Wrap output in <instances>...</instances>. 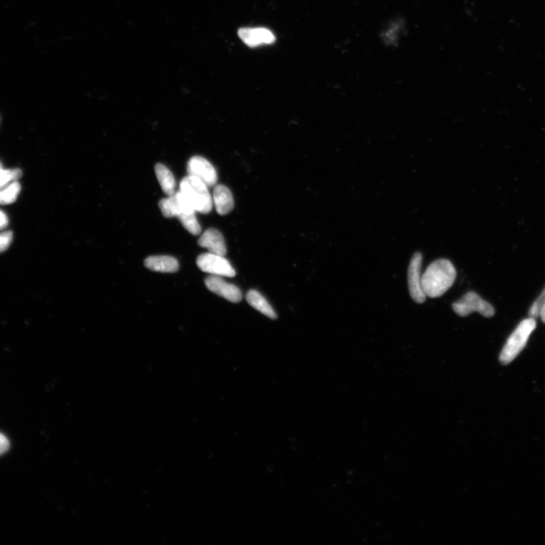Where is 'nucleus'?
I'll return each mask as SVG.
<instances>
[{"instance_id": "nucleus-21", "label": "nucleus", "mask_w": 545, "mask_h": 545, "mask_svg": "<svg viewBox=\"0 0 545 545\" xmlns=\"http://www.w3.org/2000/svg\"><path fill=\"white\" fill-rule=\"evenodd\" d=\"M9 220L6 215L0 210V230L5 229L8 225Z\"/></svg>"}, {"instance_id": "nucleus-4", "label": "nucleus", "mask_w": 545, "mask_h": 545, "mask_svg": "<svg viewBox=\"0 0 545 545\" xmlns=\"http://www.w3.org/2000/svg\"><path fill=\"white\" fill-rule=\"evenodd\" d=\"M452 308L454 312L461 317L479 312L483 317H492L495 314L494 307L474 292L465 294L460 300L452 304Z\"/></svg>"}, {"instance_id": "nucleus-1", "label": "nucleus", "mask_w": 545, "mask_h": 545, "mask_svg": "<svg viewBox=\"0 0 545 545\" xmlns=\"http://www.w3.org/2000/svg\"><path fill=\"white\" fill-rule=\"evenodd\" d=\"M456 277L453 264L447 259H439L427 268L421 277V285L427 297L439 298L452 287Z\"/></svg>"}, {"instance_id": "nucleus-8", "label": "nucleus", "mask_w": 545, "mask_h": 545, "mask_svg": "<svg viewBox=\"0 0 545 545\" xmlns=\"http://www.w3.org/2000/svg\"><path fill=\"white\" fill-rule=\"evenodd\" d=\"M206 287L227 300L238 303L242 300L243 295L240 290L225 281L222 277L212 275L205 279Z\"/></svg>"}, {"instance_id": "nucleus-6", "label": "nucleus", "mask_w": 545, "mask_h": 545, "mask_svg": "<svg viewBox=\"0 0 545 545\" xmlns=\"http://www.w3.org/2000/svg\"><path fill=\"white\" fill-rule=\"evenodd\" d=\"M423 256L420 253H416L409 265L407 270V282L409 292L412 300L419 304L424 303L427 300L422 285H421V267H422Z\"/></svg>"}, {"instance_id": "nucleus-17", "label": "nucleus", "mask_w": 545, "mask_h": 545, "mask_svg": "<svg viewBox=\"0 0 545 545\" xmlns=\"http://www.w3.org/2000/svg\"><path fill=\"white\" fill-rule=\"evenodd\" d=\"M21 175L22 171L19 168L9 170L0 168V190L5 188L12 182L18 181Z\"/></svg>"}, {"instance_id": "nucleus-2", "label": "nucleus", "mask_w": 545, "mask_h": 545, "mask_svg": "<svg viewBox=\"0 0 545 545\" xmlns=\"http://www.w3.org/2000/svg\"><path fill=\"white\" fill-rule=\"evenodd\" d=\"M208 188L203 181L190 175L184 178L180 184V191L185 200L196 213L202 214L209 213L213 207V197Z\"/></svg>"}, {"instance_id": "nucleus-15", "label": "nucleus", "mask_w": 545, "mask_h": 545, "mask_svg": "<svg viewBox=\"0 0 545 545\" xmlns=\"http://www.w3.org/2000/svg\"><path fill=\"white\" fill-rule=\"evenodd\" d=\"M21 191L18 181L12 182L5 188L0 190V205H9L16 201Z\"/></svg>"}, {"instance_id": "nucleus-14", "label": "nucleus", "mask_w": 545, "mask_h": 545, "mask_svg": "<svg viewBox=\"0 0 545 545\" xmlns=\"http://www.w3.org/2000/svg\"><path fill=\"white\" fill-rule=\"evenodd\" d=\"M155 171L163 192L168 196L175 193L176 181L172 172L163 164H157L155 167Z\"/></svg>"}, {"instance_id": "nucleus-22", "label": "nucleus", "mask_w": 545, "mask_h": 545, "mask_svg": "<svg viewBox=\"0 0 545 545\" xmlns=\"http://www.w3.org/2000/svg\"><path fill=\"white\" fill-rule=\"evenodd\" d=\"M539 317H541V320L545 324V302L541 307Z\"/></svg>"}, {"instance_id": "nucleus-16", "label": "nucleus", "mask_w": 545, "mask_h": 545, "mask_svg": "<svg viewBox=\"0 0 545 545\" xmlns=\"http://www.w3.org/2000/svg\"><path fill=\"white\" fill-rule=\"evenodd\" d=\"M178 219L183 228L191 234L199 235L201 233L202 229L199 221L196 218L194 210L183 213L178 217Z\"/></svg>"}, {"instance_id": "nucleus-12", "label": "nucleus", "mask_w": 545, "mask_h": 545, "mask_svg": "<svg viewBox=\"0 0 545 545\" xmlns=\"http://www.w3.org/2000/svg\"><path fill=\"white\" fill-rule=\"evenodd\" d=\"M145 266L151 270L173 272L179 269L178 260L171 256H151L145 260Z\"/></svg>"}, {"instance_id": "nucleus-10", "label": "nucleus", "mask_w": 545, "mask_h": 545, "mask_svg": "<svg viewBox=\"0 0 545 545\" xmlns=\"http://www.w3.org/2000/svg\"><path fill=\"white\" fill-rule=\"evenodd\" d=\"M199 245L205 248L210 253L225 256L227 246L221 233L215 228L208 229L199 240Z\"/></svg>"}, {"instance_id": "nucleus-18", "label": "nucleus", "mask_w": 545, "mask_h": 545, "mask_svg": "<svg viewBox=\"0 0 545 545\" xmlns=\"http://www.w3.org/2000/svg\"><path fill=\"white\" fill-rule=\"evenodd\" d=\"M544 302H545V289L539 296V298L535 301V302L532 304L531 306L530 307L529 311V315L530 317H534L536 319V317H539L541 309Z\"/></svg>"}, {"instance_id": "nucleus-3", "label": "nucleus", "mask_w": 545, "mask_h": 545, "mask_svg": "<svg viewBox=\"0 0 545 545\" xmlns=\"http://www.w3.org/2000/svg\"><path fill=\"white\" fill-rule=\"evenodd\" d=\"M537 326L536 320L529 317L520 322L511 335L507 340L499 356L502 365L511 363L525 348L531 334Z\"/></svg>"}, {"instance_id": "nucleus-9", "label": "nucleus", "mask_w": 545, "mask_h": 545, "mask_svg": "<svg viewBox=\"0 0 545 545\" xmlns=\"http://www.w3.org/2000/svg\"><path fill=\"white\" fill-rule=\"evenodd\" d=\"M238 35L243 43L250 47L271 44L276 41L275 34L265 28H243Z\"/></svg>"}, {"instance_id": "nucleus-20", "label": "nucleus", "mask_w": 545, "mask_h": 545, "mask_svg": "<svg viewBox=\"0 0 545 545\" xmlns=\"http://www.w3.org/2000/svg\"><path fill=\"white\" fill-rule=\"evenodd\" d=\"M10 448V443L9 439L0 432V456L5 454L9 451Z\"/></svg>"}, {"instance_id": "nucleus-5", "label": "nucleus", "mask_w": 545, "mask_h": 545, "mask_svg": "<svg viewBox=\"0 0 545 545\" xmlns=\"http://www.w3.org/2000/svg\"><path fill=\"white\" fill-rule=\"evenodd\" d=\"M196 264L200 270L212 275L226 277L236 276V271L223 255L205 253L198 257Z\"/></svg>"}, {"instance_id": "nucleus-11", "label": "nucleus", "mask_w": 545, "mask_h": 545, "mask_svg": "<svg viewBox=\"0 0 545 545\" xmlns=\"http://www.w3.org/2000/svg\"><path fill=\"white\" fill-rule=\"evenodd\" d=\"M213 203L219 215L229 214L234 207L231 191L224 185H217L213 193Z\"/></svg>"}, {"instance_id": "nucleus-13", "label": "nucleus", "mask_w": 545, "mask_h": 545, "mask_svg": "<svg viewBox=\"0 0 545 545\" xmlns=\"http://www.w3.org/2000/svg\"><path fill=\"white\" fill-rule=\"evenodd\" d=\"M246 300L258 312L271 319H276L277 315L265 297L256 290H250L246 295Z\"/></svg>"}, {"instance_id": "nucleus-19", "label": "nucleus", "mask_w": 545, "mask_h": 545, "mask_svg": "<svg viewBox=\"0 0 545 545\" xmlns=\"http://www.w3.org/2000/svg\"><path fill=\"white\" fill-rule=\"evenodd\" d=\"M14 234L11 231L0 233V253L5 252L11 243Z\"/></svg>"}, {"instance_id": "nucleus-7", "label": "nucleus", "mask_w": 545, "mask_h": 545, "mask_svg": "<svg viewBox=\"0 0 545 545\" xmlns=\"http://www.w3.org/2000/svg\"><path fill=\"white\" fill-rule=\"evenodd\" d=\"M189 175L203 181L208 188L217 183L218 175L214 166L202 156H193L188 165Z\"/></svg>"}]
</instances>
